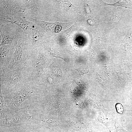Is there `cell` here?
Returning <instances> with one entry per match:
<instances>
[{"label": "cell", "mask_w": 132, "mask_h": 132, "mask_svg": "<svg viewBox=\"0 0 132 132\" xmlns=\"http://www.w3.org/2000/svg\"><path fill=\"white\" fill-rule=\"evenodd\" d=\"M0 19L20 17L27 20L30 17L24 0H0Z\"/></svg>", "instance_id": "obj_4"}, {"label": "cell", "mask_w": 132, "mask_h": 132, "mask_svg": "<svg viewBox=\"0 0 132 132\" xmlns=\"http://www.w3.org/2000/svg\"><path fill=\"white\" fill-rule=\"evenodd\" d=\"M0 90L11 89L25 80L22 67L14 70L8 67L0 69Z\"/></svg>", "instance_id": "obj_6"}, {"label": "cell", "mask_w": 132, "mask_h": 132, "mask_svg": "<svg viewBox=\"0 0 132 132\" xmlns=\"http://www.w3.org/2000/svg\"><path fill=\"white\" fill-rule=\"evenodd\" d=\"M26 19L20 17L7 18L0 19V21L16 24L24 32L25 34L32 37L31 30L34 24L33 22H30Z\"/></svg>", "instance_id": "obj_9"}, {"label": "cell", "mask_w": 132, "mask_h": 132, "mask_svg": "<svg viewBox=\"0 0 132 132\" xmlns=\"http://www.w3.org/2000/svg\"><path fill=\"white\" fill-rule=\"evenodd\" d=\"M119 18L116 15H113L111 19V21L112 23H114L117 22L119 20Z\"/></svg>", "instance_id": "obj_19"}, {"label": "cell", "mask_w": 132, "mask_h": 132, "mask_svg": "<svg viewBox=\"0 0 132 132\" xmlns=\"http://www.w3.org/2000/svg\"><path fill=\"white\" fill-rule=\"evenodd\" d=\"M1 41L0 46L9 44L15 46L19 39L25 34L24 31L16 24L0 21Z\"/></svg>", "instance_id": "obj_5"}, {"label": "cell", "mask_w": 132, "mask_h": 132, "mask_svg": "<svg viewBox=\"0 0 132 132\" xmlns=\"http://www.w3.org/2000/svg\"><path fill=\"white\" fill-rule=\"evenodd\" d=\"M131 104L132 106V97L131 98Z\"/></svg>", "instance_id": "obj_20"}, {"label": "cell", "mask_w": 132, "mask_h": 132, "mask_svg": "<svg viewBox=\"0 0 132 132\" xmlns=\"http://www.w3.org/2000/svg\"><path fill=\"white\" fill-rule=\"evenodd\" d=\"M0 119L9 117L15 113L10 109L4 101L2 93L0 91Z\"/></svg>", "instance_id": "obj_12"}, {"label": "cell", "mask_w": 132, "mask_h": 132, "mask_svg": "<svg viewBox=\"0 0 132 132\" xmlns=\"http://www.w3.org/2000/svg\"><path fill=\"white\" fill-rule=\"evenodd\" d=\"M0 132H16L11 126H6L0 127Z\"/></svg>", "instance_id": "obj_15"}, {"label": "cell", "mask_w": 132, "mask_h": 132, "mask_svg": "<svg viewBox=\"0 0 132 132\" xmlns=\"http://www.w3.org/2000/svg\"><path fill=\"white\" fill-rule=\"evenodd\" d=\"M42 46L32 48L30 55L24 65L23 71L25 80L39 85L44 76L47 60Z\"/></svg>", "instance_id": "obj_2"}, {"label": "cell", "mask_w": 132, "mask_h": 132, "mask_svg": "<svg viewBox=\"0 0 132 132\" xmlns=\"http://www.w3.org/2000/svg\"><path fill=\"white\" fill-rule=\"evenodd\" d=\"M44 30L42 27L34 23L31 30L32 48L39 47L44 44L47 35Z\"/></svg>", "instance_id": "obj_10"}, {"label": "cell", "mask_w": 132, "mask_h": 132, "mask_svg": "<svg viewBox=\"0 0 132 132\" xmlns=\"http://www.w3.org/2000/svg\"><path fill=\"white\" fill-rule=\"evenodd\" d=\"M15 46L9 44L0 46V69L8 67L13 57Z\"/></svg>", "instance_id": "obj_8"}, {"label": "cell", "mask_w": 132, "mask_h": 132, "mask_svg": "<svg viewBox=\"0 0 132 132\" xmlns=\"http://www.w3.org/2000/svg\"><path fill=\"white\" fill-rule=\"evenodd\" d=\"M117 112L121 114L123 111V107L121 104L120 103H117L115 105Z\"/></svg>", "instance_id": "obj_18"}, {"label": "cell", "mask_w": 132, "mask_h": 132, "mask_svg": "<svg viewBox=\"0 0 132 132\" xmlns=\"http://www.w3.org/2000/svg\"><path fill=\"white\" fill-rule=\"evenodd\" d=\"M116 132H128L124 130L120 125L117 119H115L114 124Z\"/></svg>", "instance_id": "obj_16"}, {"label": "cell", "mask_w": 132, "mask_h": 132, "mask_svg": "<svg viewBox=\"0 0 132 132\" xmlns=\"http://www.w3.org/2000/svg\"><path fill=\"white\" fill-rule=\"evenodd\" d=\"M32 38L25 34L19 40L15 46L14 55L8 67L11 70L22 67L30 55Z\"/></svg>", "instance_id": "obj_3"}, {"label": "cell", "mask_w": 132, "mask_h": 132, "mask_svg": "<svg viewBox=\"0 0 132 132\" xmlns=\"http://www.w3.org/2000/svg\"><path fill=\"white\" fill-rule=\"evenodd\" d=\"M21 110L9 117L0 119V126H11L15 124L30 122L32 116L25 109Z\"/></svg>", "instance_id": "obj_7"}, {"label": "cell", "mask_w": 132, "mask_h": 132, "mask_svg": "<svg viewBox=\"0 0 132 132\" xmlns=\"http://www.w3.org/2000/svg\"><path fill=\"white\" fill-rule=\"evenodd\" d=\"M40 89L35 83L25 80L11 89L0 91L7 106L15 113L24 102L37 95Z\"/></svg>", "instance_id": "obj_1"}, {"label": "cell", "mask_w": 132, "mask_h": 132, "mask_svg": "<svg viewBox=\"0 0 132 132\" xmlns=\"http://www.w3.org/2000/svg\"><path fill=\"white\" fill-rule=\"evenodd\" d=\"M16 132H43V127L35 123L27 122L12 125Z\"/></svg>", "instance_id": "obj_11"}, {"label": "cell", "mask_w": 132, "mask_h": 132, "mask_svg": "<svg viewBox=\"0 0 132 132\" xmlns=\"http://www.w3.org/2000/svg\"><path fill=\"white\" fill-rule=\"evenodd\" d=\"M103 5L104 6H110L114 7L115 8L117 6H121L126 8H128L125 5H123L121 0H119L116 3L113 4H109L106 3L102 1Z\"/></svg>", "instance_id": "obj_17"}, {"label": "cell", "mask_w": 132, "mask_h": 132, "mask_svg": "<svg viewBox=\"0 0 132 132\" xmlns=\"http://www.w3.org/2000/svg\"><path fill=\"white\" fill-rule=\"evenodd\" d=\"M112 118L105 112H104L99 115L98 120L99 121L106 126L109 132H111L113 127Z\"/></svg>", "instance_id": "obj_14"}, {"label": "cell", "mask_w": 132, "mask_h": 132, "mask_svg": "<svg viewBox=\"0 0 132 132\" xmlns=\"http://www.w3.org/2000/svg\"><path fill=\"white\" fill-rule=\"evenodd\" d=\"M24 1L26 10L29 16L30 15L32 14L38 17L39 12L35 0H24Z\"/></svg>", "instance_id": "obj_13"}]
</instances>
